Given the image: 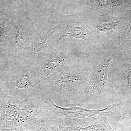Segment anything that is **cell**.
Instances as JSON below:
<instances>
[{
	"mask_svg": "<svg viewBox=\"0 0 131 131\" xmlns=\"http://www.w3.org/2000/svg\"><path fill=\"white\" fill-rule=\"evenodd\" d=\"M114 58V56L113 55L102 61L97 66L84 90L87 96H98L105 91L109 68Z\"/></svg>",
	"mask_w": 131,
	"mask_h": 131,
	"instance_id": "5",
	"label": "cell"
},
{
	"mask_svg": "<svg viewBox=\"0 0 131 131\" xmlns=\"http://www.w3.org/2000/svg\"><path fill=\"white\" fill-rule=\"evenodd\" d=\"M46 101L49 109L53 113L54 117L84 118L93 117L96 115H102L113 119L117 118L111 100L105 108L101 110H89L82 107L76 106L69 107H62L54 103L48 95L46 97Z\"/></svg>",
	"mask_w": 131,
	"mask_h": 131,
	"instance_id": "3",
	"label": "cell"
},
{
	"mask_svg": "<svg viewBox=\"0 0 131 131\" xmlns=\"http://www.w3.org/2000/svg\"><path fill=\"white\" fill-rule=\"evenodd\" d=\"M124 18L115 19L107 23L99 24L96 26V30L100 32H107L113 30L124 22Z\"/></svg>",
	"mask_w": 131,
	"mask_h": 131,
	"instance_id": "9",
	"label": "cell"
},
{
	"mask_svg": "<svg viewBox=\"0 0 131 131\" xmlns=\"http://www.w3.org/2000/svg\"><path fill=\"white\" fill-rule=\"evenodd\" d=\"M111 5L113 7H117L122 5L125 0H110Z\"/></svg>",
	"mask_w": 131,
	"mask_h": 131,
	"instance_id": "14",
	"label": "cell"
},
{
	"mask_svg": "<svg viewBox=\"0 0 131 131\" xmlns=\"http://www.w3.org/2000/svg\"><path fill=\"white\" fill-rule=\"evenodd\" d=\"M46 122L40 120L27 122L18 127L17 131H48Z\"/></svg>",
	"mask_w": 131,
	"mask_h": 131,
	"instance_id": "8",
	"label": "cell"
},
{
	"mask_svg": "<svg viewBox=\"0 0 131 131\" xmlns=\"http://www.w3.org/2000/svg\"><path fill=\"white\" fill-rule=\"evenodd\" d=\"M68 60L63 55L48 57L38 65L36 74L42 81H49L62 70Z\"/></svg>",
	"mask_w": 131,
	"mask_h": 131,
	"instance_id": "6",
	"label": "cell"
},
{
	"mask_svg": "<svg viewBox=\"0 0 131 131\" xmlns=\"http://www.w3.org/2000/svg\"><path fill=\"white\" fill-rule=\"evenodd\" d=\"M87 82L81 73L69 68L62 70L47 82V93L53 102L67 103L74 99Z\"/></svg>",
	"mask_w": 131,
	"mask_h": 131,
	"instance_id": "1",
	"label": "cell"
},
{
	"mask_svg": "<svg viewBox=\"0 0 131 131\" xmlns=\"http://www.w3.org/2000/svg\"><path fill=\"white\" fill-rule=\"evenodd\" d=\"M93 34L89 31L82 24L77 23L66 27L61 33L58 42L66 36L83 39L87 43L89 42L93 37Z\"/></svg>",
	"mask_w": 131,
	"mask_h": 131,
	"instance_id": "7",
	"label": "cell"
},
{
	"mask_svg": "<svg viewBox=\"0 0 131 131\" xmlns=\"http://www.w3.org/2000/svg\"><path fill=\"white\" fill-rule=\"evenodd\" d=\"M60 131H115L106 116L96 117L64 118L59 126Z\"/></svg>",
	"mask_w": 131,
	"mask_h": 131,
	"instance_id": "4",
	"label": "cell"
},
{
	"mask_svg": "<svg viewBox=\"0 0 131 131\" xmlns=\"http://www.w3.org/2000/svg\"><path fill=\"white\" fill-rule=\"evenodd\" d=\"M57 27L51 29L43 37L38 39L35 41L33 47V51L34 53H38L45 48L47 45V39L56 30Z\"/></svg>",
	"mask_w": 131,
	"mask_h": 131,
	"instance_id": "10",
	"label": "cell"
},
{
	"mask_svg": "<svg viewBox=\"0 0 131 131\" xmlns=\"http://www.w3.org/2000/svg\"></svg>",
	"mask_w": 131,
	"mask_h": 131,
	"instance_id": "17",
	"label": "cell"
},
{
	"mask_svg": "<svg viewBox=\"0 0 131 131\" xmlns=\"http://www.w3.org/2000/svg\"><path fill=\"white\" fill-rule=\"evenodd\" d=\"M131 34V19L129 21V23L127 25L126 27L125 28L124 32H123V35L125 36H128Z\"/></svg>",
	"mask_w": 131,
	"mask_h": 131,
	"instance_id": "13",
	"label": "cell"
},
{
	"mask_svg": "<svg viewBox=\"0 0 131 131\" xmlns=\"http://www.w3.org/2000/svg\"><path fill=\"white\" fill-rule=\"evenodd\" d=\"M0 93H1V94L3 95H6V94L4 93V92L2 91V89L1 86V84H0Z\"/></svg>",
	"mask_w": 131,
	"mask_h": 131,
	"instance_id": "16",
	"label": "cell"
},
{
	"mask_svg": "<svg viewBox=\"0 0 131 131\" xmlns=\"http://www.w3.org/2000/svg\"><path fill=\"white\" fill-rule=\"evenodd\" d=\"M125 78L127 86L129 89H131V64L127 69Z\"/></svg>",
	"mask_w": 131,
	"mask_h": 131,
	"instance_id": "12",
	"label": "cell"
},
{
	"mask_svg": "<svg viewBox=\"0 0 131 131\" xmlns=\"http://www.w3.org/2000/svg\"><path fill=\"white\" fill-rule=\"evenodd\" d=\"M4 22L3 24H0V38H1V37L2 36L3 27H4Z\"/></svg>",
	"mask_w": 131,
	"mask_h": 131,
	"instance_id": "15",
	"label": "cell"
},
{
	"mask_svg": "<svg viewBox=\"0 0 131 131\" xmlns=\"http://www.w3.org/2000/svg\"><path fill=\"white\" fill-rule=\"evenodd\" d=\"M29 70L20 71L7 81L11 96L20 100L47 93V82Z\"/></svg>",
	"mask_w": 131,
	"mask_h": 131,
	"instance_id": "2",
	"label": "cell"
},
{
	"mask_svg": "<svg viewBox=\"0 0 131 131\" xmlns=\"http://www.w3.org/2000/svg\"><path fill=\"white\" fill-rule=\"evenodd\" d=\"M98 6L101 9L109 8L111 7V1L110 0H96Z\"/></svg>",
	"mask_w": 131,
	"mask_h": 131,
	"instance_id": "11",
	"label": "cell"
}]
</instances>
